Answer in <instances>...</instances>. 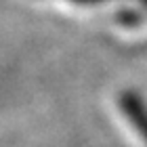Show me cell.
I'll use <instances>...</instances> for the list:
<instances>
[{
	"instance_id": "7a4b0ae2",
	"label": "cell",
	"mask_w": 147,
	"mask_h": 147,
	"mask_svg": "<svg viewBox=\"0 0 147 147\" xmlns=\"http://www.w3.org/2000/svg\"><path fill=\"white\" fill-rule=\"evenodd\" d=\"M76 2H101V0H76Z\"/></svg>"
},
{
	"instance_id": "6da1fadb",
	"label": "cell",
	"mask_w": 147,
	"mask_h": 147,
	"mask_svg": "<svg viewBox=\"0 0 147 147\" xmlns=\"http://www.w3.org/2000/svg\"><path fill=\"white\" fill-rule=\"evenodd\" d=\"M120 107L137 128V132L147 141V105L143 103V99L132 90H124L120 95Z\"/></svg>"
},
{
	"instance_id": "3957f363",
	"label": "cell",
	"mask_w": 147,
	"mask_h": 147,
	"mask_svg": "<svg viewBox=\"0 0 147 147\" xmlns=\"http://www.w3.org/2000/svg\"><path fill=\"white\" fill-rule=\"evenodd\" d=\"M141 2H145V4H147V0H141Z\"/></svg>"
}]
</instances>
